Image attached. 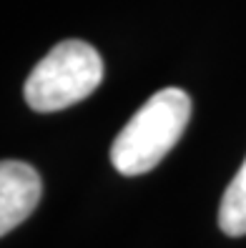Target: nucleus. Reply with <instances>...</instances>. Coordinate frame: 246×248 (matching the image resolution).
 <instances>
[{"label": "nucleus", "mask_w": 246, "mask_h": 248, "mask_svg": "<svg viewBox=\"0 0 246 248\" xmlns=\"http://www.w3.org/2000/svg\"><path fill=\"white\" fill-rule=\"evenodd\" d=\"M191 118V98L181 88L153 93L123 125L111 145V163L121 176L153 170L183 136Z\"/></svg>", "instance_id": "1"}, {"label": "nucleus", "mask_w": 246, "mask_h": 248, "mask_svg": "<svg viewBox=\"0 0 246 248\" xmlns=\"http://www.w3.org/2000/svg\"><path fill=\"white\" fill-rule=\"evenodd\" d=\"M103 80V61L91 43L63 40L31 70L25 100L38 113H53L81 103Z\"/></svg>", "instance_id": "2"}, {"label": "nucleus", "mask_w": 246, "mask_h": 248, "mask_svg": "<svg viewBox=\"0 0 246 248\" xmlns=\"http://www.w3.org/2000/svg\"><path fill=\"white\" fill-rule=\"evenodd\" d=\"M43 183L33 166L3 160L0 166V233L8 236L31 216L40 201Z\"/></svg>", "instance_id": "3"}, {"label": "nucleus", "mask_w": 246, "mask_h": 248, "mask_svg": "<svg viewBox=\"0 0 246 248\" xmlns=\"http://www.w3.org/2000/svg\"><path fill=\"white\" fill-rule=\"evenodd\" d=\"M219 226L231 238L246 236V158L224 191L219 206Z\"/></svg>", "instance_id": "4"}]
</instances>
